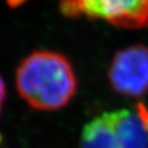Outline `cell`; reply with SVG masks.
Returning <instances> with one entry per match:
<instances>
[{"instance_id": "cell-1", "label": "cell", "mask_w": 148, "mask_h": 148, "mask_svg": "<svg viewBox=\"0 0 148 148\" xmlns=\"http://www.w3.org/2000/svg\"><path fill=\"white\" fill-rule=\"evenodd\" d=\"M18 92L35 110L54 111L68 104L77 91L73 65L63 54L36 51L16 69Z\"/></svg>"}, {"instance_id": "cell-2", "label": "cell", "mask_w": 148, "mask_h": 148, "mask_svg": "<svg viewBox=\"0 0 148 148\" xmlns=\"http://www.w3.org/2000/svg\"><path fill=\"white\" fill-rule=\"evenodd\" d=\"M109 80L115 92L139 98L148 93V47L134 45L117 52L109 68Z\"/></svg>"}, {"instance_id": "cell-3", "label": "cell", "mask_w": 148, "mask_h": 148, "mask_svg": "<svg viewBox=\"0 0 148 148\" xmlns=\"http://www.w3.org/2000/svg\"><path fill=\"white\" fill-rule=\"evenodd\" d=\"M81 16L124 29L148 27V0H77Z\"/></svg>"}, {"instance_id": "cell-4", "label": "cell", "mask_w": 148, "mask_h": 148, "mask_svg": "<svg viewBox=\"0 0 148 148\" xmlns=\"http://www.w3.org/2000/svg\"><path fill=\"white\" fill-rule=\"evenodd\" d=\"M80 148H121L111 112L102 113L84 126Z\"/></svg>"}, {"instance_id": "cell-5", "label": "cell", "mask_w": 148, "mask_h": 148, "mask_svg": "<svg viewBox=\"0 0 148 148\" xmlns=\"http://www.w3.org/2000/svg\"><path fill=\"white\" fill-rule=\"evenodd\" d=\"M111 113L121 148H148V134L137 112L121 109Z\"/></svg>"}, {"instance_id": "cell-6", "label": "cell", "mask_w": 148, "mask_h": 148, "mask_svg": "<svg viewBox=\"0 0 148 148\" xmlns=\"http://www.w3.org/2000/svg\"><path fill=\"white\" fill-rule=\"evenodd\" d=\"M59 10L66 18H78L81 16L77 0H59Z\"/></svg>"}, {"instance_id": "cell-7", "label": "cell", "mask_w": 148, "mask_h": 148, "mask_svg": "<svg viewBox=\"0 0 148 148\" xmlns=\"http://www.w3.org/2000/svg\"><path fill=\"white\" fill-rule=\"evenodd\" d=\"M135 109H136L138 116L140 119V121H142L144 127H145V130L148 134V108L143 103H137L135 106Z\"/></svg>"}, {"instance_id": "cell-8", "label": "cell", "mask_w": 148, "mask_h": 148, "mask_svg": "<svg viewBox=\"0 0 148 148\" xmlns=\"http://www.w3.org/2000/svg\"><path fill=\"white\" fill-rule=\"evenodd\" d=\"M5 99V81L0 77V113H1V109H2V104Z\"/></svg>"}, {"instance_id": "cell-9", "label": "cell", "mask_w": 148, "mask_h": 148, "mask_svg": "<svg viewBox=\"0 0 148 148\" xmlns=\"http://www.w3.org/2000/svg\"><path fill=\"white\" fill-rule=\"evenodd\" d=\"M27 0H5V2H7V5H9L10 8H18V7H20L22 5L24 2H25Z\"/></svg>"}, {"instance_id": "cell-10", "label": "cell", "mask_w": 148, "mask_h": 148, "mask_svg": "<svg viewBox=\"0 0 148 148\" xmlns=\"http://www.w3.org/2000/svg\"><path fill=\"white\" fill-rule=\"evenodd\" d=\"M2 142V135H1V133H0V144Z\"/></svg>"}]
</instances>
